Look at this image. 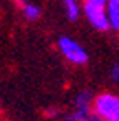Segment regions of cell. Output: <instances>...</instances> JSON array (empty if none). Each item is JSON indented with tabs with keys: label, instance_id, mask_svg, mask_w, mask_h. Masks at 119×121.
I'll return each mask as SVG.
<instances>
[{
	"label": "cell",
	"instance_id": "cell-12",
	"mask_svg": "<svg viewBox=\"0 0 119 121\" xmlns=\"http://www.w3.org/2000/svg\"><path fill=\"white\" fill-rule=\"evenodd\" d=\"M0 121H4V119H0Z\"/></svg>",
	"mask_w": 119,
	"mask_h": 121
},
{
	"label": "cell",
	"instance_id": "cell-8",
	"mask_svg": "<svg viewBox=\"0 0 119 121\" xmlns=\"http://www.w3.org/2000/svg\"><path fill=\"white\" fill-rule=\"evenodd\" d=\"M44 114H45V118H49V119H61L64 113L61 111V108H57V106H49V108L44 111Z\"/></svg>",
	"mask_w": 119,
	"mask_h": 121
},
{
	"label": "cell",
	"instance_id": "cell-7",
	"mask_svg": "<svg viewBox=\"0 0 119 121\" xmlns=\"http://www.w3.org/2000/svg\"><path fill=\"white\" fill-rule=\"evenodd\" d=\"M20 12H22V17H24L25 20H30V22L37 20L40 15H42L40 7H39L37 4H34L32 0H30V2H25L24 5H20Z\"/></svg>",
	"mask_w": 119,
	"mask_h": 121
},
{
	"label": "cell",
	"instance_id": "cell-2",
	"mask_svg": "<svg viewBox=\"0 0 119 121\" xmlns=\"http://www.w3.org/2000/svg\"><path fill=\"white\" fill-rule=\"evenodd\" d=\"M81 5L82 15L89 22V25H92V29L99 30V32L109 30V22L106 15L107 0H81Z\"/></svg>",
	"mask_w": 119,
	"mask_h": 121
},
{
	"label": "cell",
	"instance_id": "cell-1",
	"mask_svg": "<svg viewBox=\"0 0 119 121\" xmlns=\"http://www.w3.org/2000/svg\"><path fill=\"white\" fill-rule=\"evenodd\" d=\"M92 113L102 121H119V94L112 91H101L94 94Z\"/></svg>",
	"mask_w": 119,
	"mask_h": 121
},
{
	"label": "cell",
	"instance_id": "cell-3",
	"mask_svg": "<svg viewBox=\"0 0 119 121\" xmlns=\"http://www.w3.org/2000/svg\"><path fill=\"white\" fill-rule=\"evenodd\" d=\"M57 51L72 66H84L89 59V54L84 49V45L69 35H61L57 39Z\"/></svg>",
	"mask_w": 119,
	"mask_h": 121
},
{
	"label": "cell",
	"instance_id": "cell-9",
	"mask_svg": "<svg viewBox=\"0 0 119 121\" xmlns=\"http://www.w3.org/2000/svg\"><path fill=\"white\" fill-rule=\"evenodd\" d=\"M111 79H112L116 84H119V62H116V64L112 66V69H111Z\"/></svg>",
	"mask_w": 119,
	"mask_h": 121
},
{
	"label": "cell",
	"instance_id": "cell-11",
	"mask_svg": "<svg viewBox=\"0 0 119 121\" xmlns=\"http://www.w3.org/2000/svg\"><path fill=\"white\" fill-rule=\"evenodd\" d=\"M91 121H102V119H99V118H97V116H96V114H94V116H92V118H91Z\"/></svg>",
	"mask_w": 119,
	"mask_h": 121
},
{
	"label": "cell",
	"instance_id": "cell-10",
	"mask_svg": "<svg viewBox=\"0 0 119 121\" xmlns=\"http://www.w3.org/2000/svg\"><path fill=\"white\" fill-rule=\"evenodd\" d=\"M15 2H17V5L20 7V5H24L25 2H30V0H15Z\"/></svg>",
	"mask_w": 119,
	"mask_h": 121
},
{
	"label": "cell",
	"instance_id": "cell-4",
	"mask_svg": "<svg viewBox=\"0 0 119 121\" xmlns=\"http://www.w3.org/2000/svg\"><path fill=\"white\" fill-rule=\"evenodd\" d=\"M106 15L109 22V30L119 34V0H107Z\"/></svg>",
	"mask_w": 119,
	"mask_h": 121
},
{
	"label": "cell",
	"instance_id": "cell-6",
	"mask_svg": "<svg viewBox=\"0 0 119 121\" xmlns=\"http://www.w3.org/2000/svg\"><path fill=\"white\" fill-rule=\"evenodd\" d=\"M64 4V12H66V17L69 20H77L81 15H82V5H81V0H66Z\"/></svg>",
	"mask_w": 119,
	"mask_h": 121
},
{
	"label": "cell",
	"instance_id": "cell-5",
	"mask_svg": "<svg viewBox=\"0 0 119 121\" xmlns=\"http://www.w3.org/2000/svg\"><path fill=\"white\" fill-rule=\"evenodd\" d=\"M92 101H94V94L89 89H82L74 96L72 108H76V109H92Z\"/></svg>",
	"mask_w": 119,
	"mask_h": 121
}]
</instances>
